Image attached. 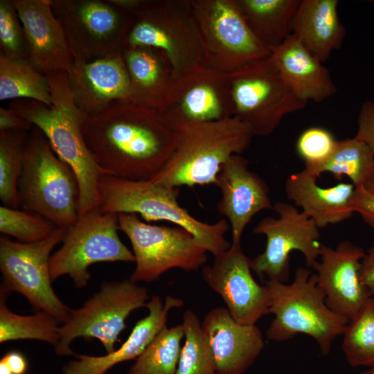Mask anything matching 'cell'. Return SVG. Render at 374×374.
Here are the masks:
<instances>
[{"label": "cell", "mask_w": 374, "mask_h": 374, "mask_svg": "<svg viewBox=\"0 0 374 374\" xmlns=\"http://www.w3.org/2000/svg\"><path fill=\"white\" fill-rule=\"evenodd\" d=\"M190 4L202 47V67L229 74L270 55L236 0H190Z\"/></svg>", "instance_id": "obj_8"}, {"label": "cell", "mask_w": 374, "mask_h": 374, "mask_svg": "<svg viewBox=\"0 0 374 374\" xmlns=\"http://www.w3.org/2000/svg\"><path fill=\"white\" fill-rule=\"evenodd\" d=\"M27 137V131H0V199L8 207H19L17 186Z\"/></svg>", "instance_id": "obj_34"}, {"label": "cell", "mask_w": 374, "mask_h": 374, "mask_svg": "<svg viewBox=\"0 0 374 374\" xmlns=\"http://www.w3.org/2000/svg\"><path fill=\"white\" fill-rule=\"evenodd\" d=\"M46 75L51 88V105L17 99L8 107L39 129L58 157L72 169L79 184V216H82L100 208L98 184L103 174L85 143L82 127L87 115L73 98L66 72Z\"/></svg>", "instance_id": "obj_2"}, {"label": "cell", "mask_w": 374, "mask_h": 374, "mask_svg": "<svg viewBox=\"0 0 374 374\" xmlns=\"http://www.w3.org/2000/svg\"><path fill=\"white\" fill-rule=\"evenodd\" d=\"M67 231L57 228L46 238L30 243L0 238V289L8 294L20 293L37 311L48 312L60 324L68 319L71 309L52 287L50 259L53 249L64 240Z\"/></svg>", "instance_id": "obj_13"}, {"label": "cell", "mask_w": 374, "mask_h": 374, "mask_svg": "<svg viewBox=\"0 0 374 374\" xmlns=\"http://www.w3.org/2000/svg\"><path fill=\"white\" fill-rule=\"evenodd\" d=\"M1 360L3 361L13 374H26L28 362L20 352L12 350L6 353Z\"/></svg>", "instance_id": "obj_43"}, {"label": "cell", "mask_w": 374, "mask_h": 374, "mask_svg": "<svg viewBox=\"0 0 374 374\" xmlns=\"http://www.w3.org/2000/svg\"><path fill=\"white\" fill-rule=\"evenodd\" d=\"M305 170L316 177L323 172L331 173L337 180L347 177L355 188H366L374 180V156L364 142L354 136L338 141L324 163Z\"/></svg>", "instance_id": "obj_29"}, {"label": "cell", "mask_w": 374, "mask_h": 374, "mask_svg": "<svg viewBox=\"0 0 374 374\" xmlns=\"http://www.w3.org/2000/svg\"><path fill=\"white\" fill-rule=\"evenodd\" d=\"M57 228L59 227L35 213L0 206V232L17 238L19 242L30 243L42 240Z\"/></svg>", "instance_id": "obj_36"}, {"label": "cell", "mask_w": 374, "mask_h": 374, "mask_svg": "<svg viewBox=\"0 0 374 374\" xmlns=\"http://www.w3.org/2000/svg\"><path fill=\"white\" fill-rule=\"evenodd\" d=\"M66 75L73 98L87 116L114 101L130 100L129 78L121 53L91 61L75 58Z\"/></svg>", "instance_id": "obj_21"}, {"label": "cell", "mask_w": 374, "mask_h": 374, "mask_svg": "<svg viewBox=\"0 0 374 374\" xmlns=\"http://www.w3.org/2000/svg\"><path fill=\"white\" fill-rule=\"evenodd\" d=\"M157 110L169 122H211L231 117L226 75L201 67L172 80Z\"/></svg>", "instance_id": "obj_17"}, {"label": "cell", "mask_w": 374, "mask_h": 374, "mask_svg": "<svg viewBox=\"0 0 374 374\" xmlns=\"http://www.w3.org/2000/svg\"><path fill=\"white\" fill-rule=\"evenodd\" d=\"M365 251L348 240L335 248L322 244L319 256L312 266L317 284L326 295V305L349 323L372 297L359 278L361 261Z\"/></svg>", "instance_id": "obj_18"}, {"label": "cell", "mask_w": 374, "mask_h": 374, "mask_svg": "<svg viewBox=\"0 0 374 374\" xmlns=\"http://www.w3.org/2000/svg\"><path fill=\"white\" fill-rule=\"evenodd\" d=\"M342 349L351 366H374V297H371L344 332Z\"/></svg>", "instance_id": "obj_35"}, {"label": "cell", "mask_w": 374, "mask_h": 374, "mask_svg": "<svg viewBox=\"0 0 374 374\" xmlns=\"http://www.w3.org/2000/svg\"><path fill=\"white\" fill-rule=\"evenodd\" d=\"M337 141L332 134L320 127L305 130L296 141V151L305 168L311 170L324 163L334 152Z\"/></svg>", "instance_id": "obj_38"}, {"label": "cell", "mask_w": 374, "mask_h": 374, "mask_svg": "<svg viewBox=\"0 0 374 374\" xmlns=\"http://www.w3.org/2000/svg\"><path fill=\"white\" fill-rule=\"evenodd\" d=\"M364 142L372 151L374 156V102H364L357 118V130L355 136Z\"/></svg>", "instance_id": "obj_39"}, {"label": "cell", "mask_w": 374, "mask_h": 374, "mask_svg": "<svg viewBox=\"0 0 374 374\" xmlns=\"http://www.w3.org/2000/svg\"><path fill=\"white\" fill-rule=\"evenodd\" d=\"M118 215L100 208L79 216L68 229L62 246L51 256L52 281L68 275L77 288L90 279L89 267L102 262H134L133 252L121 240Z\"/></svg>", "instance_id": "obj_12"}, {"label": "cell", "mask_w": 374, "mask_h": 374, "mask_svg": "<svg viewBox=\"0 0 374 374\" xmlns=\"http://www.w3.org/2000/svg\"><path fill=\"white\" fill-rule=\"evenodd\" d=\"M51 5L74 58L121 53L132 16L111 0H51Z\"/></svg>", "instance_id": "obj_14"}, {"label": "cell", "mask_w": 374, "mask_h": 374, "mask_svg": "<svg viewBox=\"0 0 374 374\" xmlns=\"http://www.w3.org/2000/svg\"><path fill=\"white\" fill-rule=\"evenodd\" d=\"M317 177L305 168L292 174L286 180L287 198L302 208L320 229L345 221L354 214L355 187L351 183L340 182L322 188Z\"/></svg>", "instance_id": "obj_25"}, {"label": "cell", "mask_w": 374, "mask_h": 374, "mask_svg": "<svg viewBox=\"0 0 374 374\" xmlns=\"http://www.w3.org/2000/svg\"><path fill=\"white\" fill-rule=\"evenodd\" d=\"M100 208L104 213H134L147 222L167 221L189 231L213 256L231 247L225 219L208 224L194 217L180 206L178 188L150 180L132 181L103 175L98 184Z\"/></svg>", "instance_id": "obj_5"}, {"label": "cell", "mask_w": 374, "mask_h": 374, "mask_svg": "<svg viewBox=\"0 0 374 374\" xmlns=\"http://www.w3.org/2000/svg\"><path fill=\"white\" fill-rule=\"evenodd\" d=\"M353 209L374 229V193L364 187L355 188Z\"/></svg>", "instance_id": "obj_40"}, {"label": "cell", "mask_w": 374, "mask_h": 374, "mask_svg": "<svg viewBox=\"0 0 374 374\" xmlns=\"http://www.w3.org/2000/svg\"><path fill=\"white\" fill-rule=\"evenodd\" d=\"M337 0H301L292 34L321 62L341 46L346 29L338 14Z\"/></svg>", "instance_id": "obj_26"}, {"label": "cell", "mask_w": 374, "mask_h": 374, "mask_svg": "<svg viewBox=\"0 0 374 374\" xmlns=\"http://www.w3.org/2000/svg\"><path fill=\"white\" fill-rule=\"evenodd\" d=\"M118 219L135 259L131 280L152 283L171 269L191 271L205 265L208 251L184 228L150 224L134 213H119Z\"/></svg>", "instance_id": "obj_11"}, {"label": "cell", "mask_w": 374, "mask_h": 374, "mask_svg": "<svg viewBox=\"0 0 374 374\" xmlns=\"http://www.w3.org/2000/svg\"><path fill=\"white\" fill-rule=\"evenodd\" d=\"M225 75L232 116L253 136L271 134L285 116L307 105L285 82L269 56Z\"/></svg>", "instance_id": "obj_9"}, {"label": "cell", "mask_w": 374, "mask_h": 374, "mask_svg": "<svg viewBox=\"0 0 374 374\" xmlns=\"http://www.w3.org/2000/svg\"><path fill=\"white\" fill-rule=\"evenodd\" d=\"M278 217L262 218L253 228L256 234L267 238L265 251L251 259V267L256 274L269 281L286 283L290 276V256L299 251L307 267H312L319 256V228L303 212L285 202L274 204Z\"/></svg>", "instance_id": "obj_15"}, {"label": "cell", "mask_w": 374, "mask_h": 374, "mask_svg": "<svg viewBox=\"0 0 374 374\" xmlns=\"http://www.w3.org/2000/svg\"><path fill=\"white\" fill-rule=\"evenodd\" d=\"M24 30L28 61L44 75L67 72L74 56L51 0H13Z\"/></svg>", "instance_id": "obj_20"}, {"label": "cell", "mask_w": 374, "mask_h": 374, "mask_svg": "<svg viewBox=\"0 0 374 374\" xmlns=\"http://www.w3.org/2000/svg\"><path fill=\"white\" fill-rule=\"evenodd\" d=\"M212 265L202 269L204 282L226 305L231 317L238 323L255 325L268 314L270 293L268 287L259 285L251 274V259L240 245L214 256Z\"/></svg>", "instance_id": "obj_16"}, {"label": "cell", "mask_w": 374, "mask_h": 374, "mask_svg": "<svg viewBox=\"0 0 374 374\" xmlns=\"http://www.w3.org/2000/svg\"><path fill=\"white\" fill-rule=\"evenodd\" d=\"M317 282V274L303 267L296 269L290 284L265 280L270 293L268 314L275 316L267 330L268 339L284 341L303 333L317 341L323 355L329 353L348 323L326 305Z\"/></svg>", "instance_id": "obj_7"}, {"label": "cell", "mask_w": 374, "mask_h": 374, "mask_svg": "<svg viewBox=\"0 0 374 374\" xmlns=\"http://www.w3.org/2000/svg\"><path fill=\"white\" fill-rule=\"evenodd\" d=\"M179 298L168 296L163 303L160 296L154 295L146 303L149 314L134 325L127 340L118 349L103 356L74 354L76 360L63 367L64 374H105L114 366L136 359L166 326L168 315L173 308L182 306Z\"/></svg>", "instance_id": "obj_23"}, {"label": "cell", "mask_w": 374, "mask_h": 374, "mask_svg": "<svg viewBox=\"0 0 374 374\" xmlns=\"http://www.w3.org/2000/svg\"><path fill=\"white\" fill-rule=\"evenodd\" d=\"M175 130V150L164 168L152 179L179 188L215 184L222 165L248 148L251 130L235 117L211 122H170Z\"/></svg>", "instance_id": "obj_3"}, {"label": "cell", "mask_w": 374, "mask_h": 374, "mask_svg": "<svg viewBox=\"0 0 374 374\" xmlns=\"http://www.w3.org/2000/svg\"><path fill=\"white\" fill-rule=\"evenodd\" d=\"M215 185L221 191L217 204L231 230L232 245H240L242 233L253 217L263 210L273 209L267 183L249 168V161L232 155L222 166Z\"/></svg>", "instance_id": "obj_19"}, {"label": "cell", "mask_w": 374, "mask_h": 374, "mask_svg": "<svg viewBox=\"0 0 374 374\" xmlns=\"http://www.w3.org/2000/svg\"><path fill=\"white\" fill-rule=\"evenodd\" d=\"M0 53L8 57L28 60L24 30L13 0L0 1Z\"/></svg>", "instance_id": "obj_37"}, {"label": "cell", "mask_w": 374, "mask_h": 374, "mask_svg": "<svg viewBox=\"0 0 374 374\" xmlns=\"http://www.w3.org/2000/svg\"><path fill=\"white\" fill-rule=\"evenodd\" d=\"M182 325L184 342L175 374H217L213 351L197 315L186 310Z\"/></svg>", "instance_id": "obj_33"}, {"label": "cell", "mask_w": 374, "mask_h": 374, "mask_svg": "<svg viewBox=\"0 0 374 374\" xmlns=\"http://www.w3.org/2000/svg\"><path fill=\"white\" fill-rule=\"evenodd\" d=\"M8 293L0 289V342L17 339H36L54 346L59 340L60 322L44 311L33 315L11 312L6 304Z\"/></svg>", "instance_id": "obj_31"}, {"label": "cell", "mask_w": 374, "mask_h": 374, "mask_svg": "<svg viewBox=\"0 0 374 374\" xmlns=\"http://www.w3.org/2000/svg\"><path fill=\"white\" fill-rule=\"evenodd\" d=\"M215 360L217 374H243L265 346L256 325L236 322L226 308H215L201 322Z\"/></svg>", "instance_id": "obj_22"}, {"label": "cell", "mask_w": 374, "mask_h": 374, "mask_svg": "<svg viewBox=\"0 0 374 374\" xmlns=\"http://www.w3.org/2000/svg\"><path fill=\"white\" fill-rule=\"evenodd\" d=\"M111 1L132 16L123 48L159 50L170 64L172 80L202 67V47L190 0Z\"/></svg>", "instance_id": "obj_4"}, {"label": "cell", "mask_w": 374, "mask_h": 374, "mask_svg": "<svg viewBox=\"0 0 374 374\" xmlns=\"http://www.w3.org/2000/svg\"><path fill=\"white\" fill-rule=\"evenodd\" d=\"M149 298L148 290L130 278L103 283L80 308L71 309L68 319L60 326L56 354L74 355L70 346L78 337L97 339L107 354L112 353L130 313L145 307Z\"/></svg>", "instance_id": "obj_10"}, {"label": "cell", "mask_w": 374, "mask_h": 374, "mask_svg": "<svg viewBox=\"0 0 374 374\" xmlns=\"http://www.w3.org/2000/svg\"><path fill=\"white\" fill-rule=\"evenodd\" d=\"M255 35L271 49L292 35L301 0H236Z\"/></svg>", "instance_id": "obj_28"}, {"label": "cell", "mask_w": 374, "mask_h": 374, "mask_svg": "<svg viewBox=\"0 0 374 374\" xmlns=\"http://www.w3.org/2000/svg\"><path fill=\"white\" fill-rule=\"evenodd\" d=\"M17 189L23 209L66 230L77 222L80 202L77 177L37 127L25 143Z\"/></svg>", "instance_id": "obj_6"}, {"label": "cell", "mask_w": 374, "mask_h": 374, "mask_svg": "<svg viewBox=\"0 0 374 374\" xmlns=\"http://www.w3.org/2000/svg\"><path fill=\"white\" fill-rule=\"evenodd\" d=\"M121 55L127 72L130 100L159 109L172 82V70L159 50L148 46H127Z\"/></svg>", "instance_id": "obj_27"}, {"label": "cell", "mask_w": 374, "mask_h": 374, "mask_svg": "<svg viewBox=\"0 0 374 374\" xmlns=\"http://www.w3.org/2000/svg\"><path fill=\"white\" fill-rule=\"evenodd\" d=\"M361 374H374V366L371 367V368L362 372Z\"/></svg>", "instance_id": "obj_46"}, {"label": "cell", "mask_w": 374, "mask_h": 374, "mask_svg": "<svg viewBox=\"0 0 374 374\" xmlns=\"http://www.w3.org/2000/svg\"><path fill=\"white\" fill-rule=\"evenodd\" d=\"M270 51V60L301 100L320 103L337 92V87L323 62L294 35Z\"/></svg>", "instance_id": "obj_24"}, {"label": "cell", "mask_w": 374, "mask_h": 374, "mask_svg": "<svg viewBox=\"0 0 374 374\" xmlns=\"http://www.w3.org/2000/svg\"><path fill=\"white\" fill-rule=\"evenodd\" d=\"M366 188L369 191L374 193V180L371 181L366 187Z\"/></svg>", "instance_id": "obj_45"}, {"label": "cell", "mask_w": 374, "mask_h": 374, "mask_svg": "<svg viewBox=\"0 0 374 374\" xmlns=\"http://www.w3.org/2000/svg\"><path fill=\"white\" fill-rule=\"evenodd\" d=\"M30 99L52 105L47 76L28 60L10 58L0 53V100Z\"/></svg>", "instance_id": "obj_30"}, {"label": "cell", "mask_w": 374, "mask_h": 374, "mask_svg": "<svg viewBox=\"0 0 374 374\" xmlns=\"http://www.w3.org/2000/svg\"><path fill=\"white\" fill-rule=\"evenodd\" d=\"M359 278L374 297V246L368 249L361 261Z\"/></svg>", "instance_id": "obj_42"}, {"label": "cell", "mask_w": 374, "mask_h": 374, "mask_svg": "<svg viewBox=\"0 0 374 374\" xmlns=\"http://www.w3.org/2000/svg\"><path fill=\"white\" fill-rule=\"evenodd\" d=\"M184 338L182 323L166 326L135 359L127 374H175Z\"/></svg>", "instance_id": "obj_32"}, {"label": "cell", "mask_w": 374, "mask_h": 374, "mask_svg": "<svg viewBox=\"0 0 374 374\" xmlns=\"http://www.w3.org/2000/svg\"><path fill=\"white\" fill-rule=\"evenodd\" d=\"M33 125L19 116L15 111L8 108H0V131H28Z\"/></svg>", "instance_id": "obj_41"}, {"label": "cell", "mask_w": 374, "mask_h": 374, "mask_svg": "<svg viewBox=\"0 0 374 374\" xmlns=\"http://www.w3.org/2000/svg\"><path fill=\"white\" fill-rule=\"evenodd\" d=\"M0 374H13L7 364L2 360L0 361Z\"/></svg>", "instance_id": "obj_44"}, {"label": "cell", "mask_w": 374, "mask_h": 374, "mask_svg": "<svg viewBox=\"0 0 374 374\" xmlns=\"http://www.w3.org/2000/svg\"><path fill=\"white\" fill-rule=\"evenodd\" d=\"M83 135L103 175L150 180L166 166L176 145L172 125L161 113L130 100L86 116Z\"/></svg>", "instance_id": "obj_1"}]
</instances>
